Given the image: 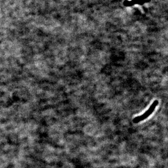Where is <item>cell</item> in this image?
Here are the masks:
<instances>
[{"label":"cell","mask_w":168,"mask_h":168,"mask_svg":"<svg viewBox=\"0 0 168 168\" xmlns=\"http://www.w3.org/2000/svg\"><path fill=\"white\" fill-rule=\"evenodd\" d=\"M158 104V101L155 100L153 102V103H152V105L150 106L149 108L146 112H145L144 114H142L141 115L135 117L133 119V122L134 123H138L139 122L144 121V119L149 117L153 113V112L155 110V109L157 107Z\"/></svg>","instance_id":"6da1fadb"}]
</instances>
